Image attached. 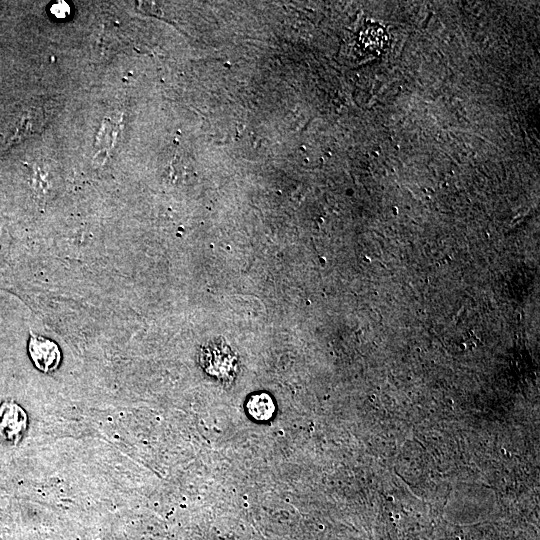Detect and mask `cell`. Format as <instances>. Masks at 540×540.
<instances>
[{
  "label": "cell",
  "mask_w": 540,
  "mask_h": 540,
  "mask_svg": "<svg viewBox=\"0 0 540 540\" xmlns=\"http://www.w3.org/2000/svg\"><path fill=\"white\" fill-rule=\"evenodd\" d=\"M28 427V415L21 405L13 400L0 404V440L18 444Z\"/></svg>",
  "instance_id": "6da1fadb"
},
{
  "label": "cell",
  "mask_w": 540,
  "mask_h": 540,
  "mask_svg": "<svg viewBox=\"0 0 540 540\" xmlns=\"http://www.w3.org/2000/svg\"><path fill=\"white\" fill-rule=\"evenodd\" d=\"M28 353L33 365L41 372L55 371L61 363V351L53 340L30 331Z\"/></svg>",
  "instance_id": "7a4b0ae2"
},
{
  "label": "cell",
  "mask_w": 540,
  "mask_h": 540,
  "mask_svg": "<svg viewBox=\"0 0 540 540\" xmlns=\"http://www.w3.org/2000/svg\"><path fill=\"white\" fill-rule=\"evenodd\" d=\"M246 410L252 419L266 421L272 418L275 412V404L267 393H257L248 399Z\"/></svg>",
  "instance_id": "3957f363"
}]
</instances>
